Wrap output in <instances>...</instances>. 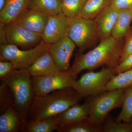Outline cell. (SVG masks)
<instances>
[{"mask_svg":"<svg viewBox=\"0 0 132 132\" xmlns=\"http://www.w3.org/2000/svg\"><path fill=\"white\" fill-rule=\"evenodd\" d=\"M124 43L125 38L118 39L112 36L100 41L98 45L86 53L76 54L68 72L76 80L83 70L92 71L104 65L113 69L119 64Z\"/></svg>","mask_w":132,"mask_h":132,"instance_id":"cell-1","label":"cell"},{"mask_svg":"<svg viewBox=\"0 0 132 132\" xmlns=\"http://www.w3.org/2000/svg\"><path fill=\"white\" fill-rule=\"evenodd\" d=\"M82 98L72 88L57 90L44 96H35L28 112L27 124L59 115Z\"/></svg>","mask_w":132,"mask_h":132,"instance_id":"cell-2","label":"cell"},{"mask_svg":"<svg viewBox=\"0 0 132 132\" xmlns=\"http://www.w3.org/2000/svg\"><path fill=\"white\" fill-rule=\"evenodd\" d=\"M9 87L14 99V108L27 123V113L35 93L31 77L27 69H15L1 78Z\"/></svg>","mask_w":132,"mask_h":132,"instance_id":"cell-3","label":"cell"},{"mask_svg":"<svg viewBox=\"0 0 132 132\" xmlns=\"http://www.w3.org/2000/svg\"><path fill=\"white\" fill-rule=\"evenodd\" d=\"M66 36L78 47L79 53H82L86 50L94 46L99 41L94 20L80 16L69 18Z\"/></svg>","mask_w":132,"mask_h":132,"instance_id":"cell-4","label":"cell"},{"mask_svg":"<svg viewBox=\"0 0 132 132\" xmlns=\"http://www.w3.org/2000/svg\"><path fill=\"white\" fill-rule=\"evenodd\" d=\"M50 45L42 41L39 44L26 50L11 44L0 45V59L12 62L15 69H27L41 55L48 51Z\"/></svg>","mask_w":132,"mask_h":132,"instance_id":"cell-5","label":"cell"},{"mask_svg":"<svg viewBox=\"0 0 132 132\" xmlns=\"http://www.w3.org/2000/svg\"><path fill=\"white\" fill-rule=\"evenodd\" d=\"M125 89L107 91L89 100V120L95 125L102 126L105 119L113 109L122 107Z\"/></svg>","mask_w":132,"mask_h":132,"instance_id":"cell-6","label":"cell"},{"mask_svg":"<svg viewBox=\"0 0 132 132\" xmlns=\"http://www.w3.org/2000/svg\"><path fill=\"white\" fill-rule=\"evenodd\" d=\"M113 75L112 69L106 67L98 72L90 71L76 80L73 88L83 98L99 95L106 92L107 84Z\"/></svg>","mask_w":132,"mask_h":132,"instance_id":"cell-7","label":"cell"},{"mask_svg":"<svg viewBox=\"0 0 132 132\" xmlns=\"http://www.w3.org/2000/svg\"><path fill=\"white\" fill-rule=\"evenodd\" d=\"M35 96H44L57 90L73 88L76 80L68 71L46 76L31 77Z\"/></svg>","mask_w":132,"mask_h":132,"instance_id":"cell-8","label":"cell"},{"mask_svg":"<svg viewBox=\"0 0 132 132\" xmlns=\"http://www.w3.org/2000/svg\"><path fill=\"white\" fill-rule=\"evenodd\" d=\"M8 43L29 49L35 47L42 41V35L26 29L16 21L5 24Z\"/></svg>","mask_w":132,"mask_h":132,"instance_id":"cell-9","label":"cell"},{"mask_svg":"<svg viewBox=\"0 0 132 132\" xmlns=\"http://www.w3.org/2000/svg\"><path fill=\"white\" fill-rule=\"evenodd\" d=\"M76 46L73 41L67 36L50 45L48 52L60 72H67L69 70L70 59Z\"/></svg>","mask_w":132,"mask_h":132,"instance_id":"cell-10","label":"cell"},{"mask_svg":"<svg viewBox=\"0 0 132 132\" xmlns=\"http://www.w3.org/2000/svg\"><path fill=\"white\" fill-rule=\"evenodd\" d=\"M69 22V18L61 11L57 14L49 15L42 34V40L50 45L60 40L66 36Z\"/></svg>","mask_w":132,"mask_h":132,"instance_id":"cell-11","label":"cell"},{"mask_svg":"<svg viewBox=\"0 0 132 132\" xmlns=\"http://www.w3.org/2000/svg\"><path fill=\"white\" fill-rule=\"evenodd\" d=\"M118 10L109 6L94 19L97 25L99 41L112 36L119 13Z\"/></svg>","mask_w":132,"mask_h":132,"instance_id":"cell-12","label":"cell"},{"mask_svg":"<svg viewBox=\"0 0 132 132\" xmlns=\"http://www.w3.org/2000/svg\"><path fill=\"white\" fill-rule=\"evenodd\" d=\"M49 16L48 15L28 8L20 14L15 21L26 29L42 35Z\"/></svg>","mask_w":132,"mask_h":132,"instance_id":"cell-13","label":"cell"},{"mask_svg":"<svg viewBox=\"0 0 132 132\" xmlns=\"http://www.w3.org/2000/svg\"><path fill=\"white\" fill-rule=\"evenodd\" d=\"M90 112L89 100L82 105L78 103L74 104L58 115L59 126L69 125L88 119Z\"/></svg>","mask_w":132,"mask_h":132,"instance_id":"cell-14","label":"cell"},{"mask_svg":"<svg viewBox=\"0 0 132 132\" xmlns=\"http://www.w3.org/2000/svg\"><path fill=\"white\" fill-rule=\"evenodd\" d=\"M27 123L13 107L0 116V132H24Z\"/></svg>","mask_w":132,"mask_h":132,"instance_id":"cell-15","label":"cell"},{"mask_svg":"<svg viewBox=\"0 0 132 132\" xmlns=\"http://www.w3.org/2000/svg\"><path fill=\"white\" fill-rule=\"evenodd\" d=\"M27 69L31 77L46 76L60 72L48 51L38 58Z\"/></svg>","mask_w":132,"mask_h":132,"instance_id":"cell-16","label":"cell"},{"mask_svg":"<svg viewBox=\"0 0 132 132\" xmlns=\"http://www.w3.org/2000/svg\"><path fill=\"white\" fill-rule=\"evenodd\" d=\"M30 0H5L4 7L0 11V22L5 24L15 21L28 8Z\"/></svg>","mask_w":132,"mask_h":132,"instance_id":"cell-17","label":"cell"},{"mask_svg":"<svg viewBox=\"0 0 132 132\" xmlns=\"http://www.w3.org/2000/svg\"><path fill=\"white\" fill-rule=\"evenodd\" d=\"M119 15L112 36L118 39L125 38L132 22V9L119 10Z\"/></svg>","mask_w":132,"mask_h":132,"instance_id":"cell-18","label":"cell"},{"mask_svg":"<svg viewBox=\"0 0 132 132\" xmlns=\"http://www.w3.org/2000/svg\"><path fill=\"white\" fill-rule=\"evenodd\" d=\"M60 0H30L28 8L49 15L57 14L61 11Z\"/></svg>","mask_w":132,"mask_h":132,"instance_id":"cell-19","label":"cell"},{"mask_svg":"<svg viewBox=\"0 0 132 132\" xmlns=\"http://www.w3.org/2000/svg\"><path fill=\"white\" fill-rule=\"evenodd\" d=\"M112 0H87L80 16L94 20L104 10L110 6Z\"/></svg>","mask_w":132,"mask_h":132,"instance_id":"cell-20","label":"cell"},{"mask_svg":"<svg viewBox=\"0 0 132 132\" xmlns=\"http://www.w3.org/2000/svg\"><path fill=\"white\" fill-rule=\"evenodd\" d=\"M59 132H102V126L92 123L88 119L69 125L59 126Z\"/></svg>","mask_w":132,"mask_h":132,"instance_id":"cell-21","label":"cell"},{"mask_svg":"<svg viewBox=\"0 0 132 132\" xmlns=\"http://www.w3.org/2000/svg\"><path fill=\"white\" fill-rule=\"evenodd\" d=\"M132 86V68L113 75L107 84L106 90L111 91L118 89H126Z\"/></svg>","mask_w":132,"mask_h":132,"instance_id":"cell-22","label":"cell"},{"mask_svg":"<svg viewBox=\"0 0 132 132\" xmlns=\"http://www.w3.org/2000/svg\"><path fill=\"white\" fill-rule=\"evenodd\" d=\"M59 123L58 116H52L32 123L27 124L25 132H52L58 131Z\"/></svg>","mask_w":132,"mask_h":132,"instance_id":"cell-23","label":"cell"},{"mask_svg":"<svg viewBox=\"0 0 132 132\" xmlns=\"http://www.w3.org/2000/svg\"><path fill=\"white\" fill-rule=\"evenodd\" d=\"M121 107L120 113L115 120L120 122L131 123L132 118V86L125 89Z\"/></svg>","mask_w":132,"mask_h":132,"instance_id":"cell-24","label":"cell"},{"mask_svg":"<svg viewBox=\"0 0 132 132\" xmlns=\"http://www.w3.org/2000/svg\"><path fill=\"white\" fill-rule=\"evenodd\" d=\"M87 0H63L61 3V12L69 18L80 16Z\"/></svg>","mask_w":132,"mask_h":132,"instance_id":"cell-25","label":"cell"},{"mask_svg":"<svg viewBox=\"0 0 132 132\" xmlns=\"http://www.w3.org/2000/svg\"><path fill=\"white\" fill-rule=\"evenodd\" d=\"M102 132H132V123L113 120L108 115L102 125Z\"/></svg>","mask_w":132,"mask_h":132,"instance_id":"cell-26","label":"cell"},{"mask_svg":"<svg viewBox=\"0 0 132 132\" xmlns=\"http://www.w3.org/2000/svg\"><path fill=\"white\" fill-rule=\"evenodd\" d=\"M14 99L11 90L4 82L1 81L0 86V112L1 114L10 108L14 107Z\"/></svg>","mask_w":132,"mask_h":132,"instance_id":"cell-27","label":"cell"},{"mask_svg":"<svg viewBox=\"0 0 132 132\" xmlns=\"http://www.w3.org/2000/svg\"><path fill=\"white\" fill-rule=\"evenodd\" d=\"M132 54V27L131 26L125 37V43L119 63Z\"/></svg>","mask_w":132,"mask_h":132,"instance_id":"cell-28","label":"cell"},{"mask_svg":"<svg viewBox=\"0 0 132 132\" xmlns=\"http://www.w3.org/2000/svg\"><path fill=\"white\" fill-rule=\"evenodd\" d=\"M132 68V54L128 55L112 69L114 75L122 72Z\"/></svg>","mask_w":132,"mask_h":132,"instance_id":"cell-29","label":"cell"},{"mask_svg":"<svg viewBox=\"0 0 132 132\" xmlns=\"http://www.w3.org/2000/svg\"><path fill=\"white\" fill-rule=\"evenodd\" d=\"M15 69L13 64L7 61H0V78H2Z\"/></svg>","mask_w":132,"mask_h":132,"instance_id":"cell-30","label":"cell"},{"mask_svg":"<svg viewBox=\"0 0 132 132\" xmlns=\"http://www.w3.org/2000/svg\"><path fill=\"white\" fill-rule=\"evenodd\" d=\"M111 5L119 10L132 9V0H112Z\"/></svg>","mask_w":132,"mask_h":132,"instance_id":"cell-31","label":"cell"},{"mask_svg":"<svg viewBox=\"0 0 132 132\" xmlns=\"http://www.w3.org/2000/svg\"><path fill=\"white\" fill-rule=\"evenodd\" d=\"M5 24L2 22H0V44H7L6 35L5 29Z\"/></svg>","mask_w":132,"mask_h":132,"instance_id":"cell-32","label":"cell"},{"mask_svg":"<svg viewBox=\"0 0 132 132\" xmlns=\"http://www.w3.org/2000/svg\"><path fill=\"white\" fill-rule=\"evenodd\" d=\"M131 122L132 123V118H131Z\"/></svg>","mask_w":132,"mask_h":132,"instance_id":"cell-33","label":"cell"},{"mask_svg":"<svg viewBox=\"0 0 132 132\" xmlns=\"http://www.w3.org/2000/svg\"><path fill=\"white\" fill-rule=\"evenodd\" d=\"M60 1H61V2H62V1H63V0H60Z\"/></svg>","mask_w":132,"mask_h":132,"instance_id":"cell-34","label":"cell"}]
</instances>
